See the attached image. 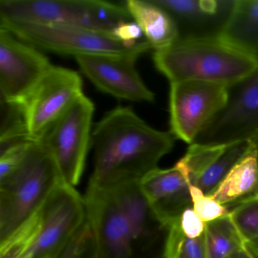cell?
Returning <instances> with one entry per match:
<instances>
[{"label": "cell", "mask_w": 258, "mask_h": 258, "mask_svg": "<svg viewBox=\"0 0 258 258\" xmlns=\"http://www.w3.org/2000/svg\"><path fill=\"white\" fill-rule=\"evenodd\" d=\"M112 35L122 43L134 45L143 40L142 37L144 34L136 22H128L117 25L112 31Z\"/></svg>", "instance_id": "83f0119b"}, {"label": "cell", "mask_w": 258, "mask_h": 258, "mask_svg": "<svg viewBox=\"0 0 258 258\" xmlns=\"http://www.w3.org/2000/svg\"><path fill=\"white\" fill-rule=\"evenodd\" d=\"M156 69L170 83L198 81L231 87L258 66V58L219 38L178 40L155 51Z\"/></svg>", "instance_id": "277c9868"}, {"label": "cell", "mask_w": 258, "mask_h": 258, "mask_svg": "<svg viewBox=\"0 0 258 258\" xmlns=\"http://www.w3.org/2000/svg\"><path fill=\"white\" fill-rule=\"evenodd\" d=\"M258 143V137L226 145L224 150L195 183L204 194L211 196L235 165Z\"/></svg>", "instance_id": "d6986e66"}, {"label": "cell", "mask_w": 258, "mask_h": 258, "mask_svg": "<svg viewBox=\"0 0 258 258\" xmlns=\"http://www.w3.org/2000/svg\"><path fill=\"white\" fill-rule=\"evenodd\" d=\"M256 137H258V66L241 82L229 87L226 106L205 126L194 143L229 145Z\"/></svg>", "instance_id": "30bf717a"}, {"label": "cell", "mask_w": 258, "mask_h": 258, "mask_svg": "<svg viewBox=\"0 0 258 258\" xmlns=\"http://www.w3.org/2000/svg\"><path fill=\"white\" fill-rule=\"evenodd\" d=\"M52 66L40 49L0 28L1 99L22 105Z\"/></svg>", "instance_id": "8fae6325"}, {"label": "cell", "mask_w": 258, "mask_h": 258, "mask_svg": "<svg viewBox=\"0 0 258 258\" xmlns=\"http://www.w3.org/2000/svg\"><path fill=\"white\" fill-rule=\"evenodd\" d=\"M220 38L258 58V0H235Z\"/></svg>", "instance_id": "ac0fdd59"}, {"label": "cell", "mask_w": 258, "mask_h": 258, "mask_svg": "<svg viewBox=\"0 0 258 258\" xmlns=\"http://www.w3.org/2000/svg\"><path fill=\"white\" fill-rule=\"evenodd\" d=\"M86 222L84 197L63 181L0 241V258H59Z\"/></svg>", "instance_id": "3957f363"}, {"label": "cell", "mask_w": 258, "mask_h": 258, "mask_svg": "<svg viewBox=\"0 0 258 258\" xmlns=\"http://www.w3.org/2000/svg\"><path fill=\"white\" fill-rule=\"evenodd\" d=\"M190 194L193 210L205 223L230 214L229 208L219 203L211 196L204 194L202 190L195 185H190Z\"/></svg>", "instance_id": "cb8c5ba5"}, {"label": "cell", "mask_w": 258, "mask_h": 258, "mask_svg": "<svg viewBox=\"0 0 258 258\" xmlns=\"http://www.w3.org/2000/svg\"><path fill=\"white\" fill-rule=\"evenodd\" d=\"M84 199L98 258H167L170 226L154 211L140 181L89 183Z\"/></svg>", "instance_id": "6da1fadb"}, {"label": "cell", "mask_w": 258, "mask_h": 258, "mask_svg": "<svg viewBox=\"0 0 258 258\" xmlns=\"http://www.w3.org/2000/svg\"><path fill=\"white\" fill-rule=\"evenodd\" d=\"M229 87L214 83H170V134L191 145L227 104Z\"/></svg>", "instance_id": "ba28073f"}, {"label": "cell", "mask_w": 258, "mask_h": 258, "mask_svg": "<svg viewBox=\"0 0 258 258\" xmlns=\"http://www.w3.org/2000/svg\"><path fill=\"white\" fill-rule=\"evenodd\" d=\"M206 258H227L244 247V241L230 215L224 216L205 225Z\"/></svg>", "instance_id": "ffe728a7"}, {"label": "cell", "mask_w": 258, "mask_h": 258, "mask_svg": "<svg viewBox=\"0 0 258 258\" xmlns=\"http://www.w3.org/2000/svg\"><path fill=\"white\" fill-rule=\"evenodd\" d=\"M30 142H22L0 150V182L7 180L17 170Z\"/></svg>", "instance_id": "484cf974"}, {"label": "cell", "mask_w": 258, "mask_h": 258, "mask_svg": "<svg viewBox=\"0 0 258 258\" xmlns=\"http://www.w3.org/2000/svg\"><path fill=\"white\" fill-rule=\"evenodd\" d=\"M179 224L185 236L196 238L203 235L206 223L197 215L192 208H189L182 213Z\"/></svg>", "instance_id": "4316f807"}, {"label": "cell", "mask_w": 258, "mask_h": 258, "mask_svg": "<svg viewBox=\"0 0 258 258\" xmlns=\"http://www.w3.org/2000/svg\"><path fill=\"white\" fill-rule=\"evenodd\" d=\"M227 258H253L251 255L248 253L247 250L244 248L240 249L238 251L235 252V253L231 254L230 256H228Z\"/></svg>", "instance_id": "f546056e"}, {"label": "cell", "mask_w": 258, "mask_h": 258, "mask_svg": "<svg viewBox=\"0 0 258 258\" xmlns=\"http://www.w3.org/2000/svg\"><path fill=\"white\" fill-rule=\"evenodd\" d=\"M59 258H98L93 232L87 221Z\"/></svg>", "instance_id": "d4e9b609"}, {"label": "cell", "mask_w": 258, "mask_h": 258, "mask_svg": "<svg viewBox=\"0 0 258 258\" xmlns=\"http://www.w3.org/2000/svg\"><path fill=\"white\" fill-rule=\"evenodd\" d=\"M229 215L244 241L258 236V197L235 207Z\"/></svg>", "instance_id": "603a6c76"}, {"label": "cell", "mask_w": 258, "mask_h": 258, "mask_svg": "<svg viewBox=\"0 0 258 258\" xmlns=\"http://www.w3.org/2000/svg\"><path fill=\"white\" fill-rule=\"evenodd\" d=\"M82 94V78L78 72L52 66L22 104L29 140H43Z\"/></svg>", "instance_id": "9c48e42d"}, {"label": "cell", "mask_w": 258, "mask_h": 258, "mask_svg": "<svg viewBox=\"0 0 258 258\" xmlns=\"http://www.w3.org/2000/svg\"><path fill=\"white\" fill-rule=\"evenodd\" d=\"M166 256L167 258H206L205 235L188 238L182 232L178 220L170 226Z\"/></svg>", "instance_id": "7402d4cb"}, {"label": "cell", "mask_w": 258, "mask_h": 258, "mask_svg": "<svg viewBox=\"0 0 258 258\" xmlns=\"http://www.w3.org/2000/svg\"><path fill=\"white\" fill-rule=\"evenodd\" d=\"M226 145H202L193 143L185 155L176 164L186 176L190 185H194L199 177L222 153Z\"/></svg>", "instance_id": "44dd1931"}, {"label": "cell", "mask_w": 258, "mask_h": 258, "mask_svg": "<svg viewBox=\"0 0 258 258\" xmlns=\"http://www.w3.org/2000/svg\"><path fill=\"white\" fill-rule=\"evenodd\" d=\"M0 28L40 50L61 55L135 56L152 49L146 39L134 45L122 43L112 34L66 24H37L0 19Z\"/></svg>", "instance_id": "8992f818"}, {"label": "cell", "mask_w": 258, "mask_h": 258, "mask_svg": "<svg viewBox=\"0 0 258 258\" xmlns=\"http://www.w3.org/2000/svg\"><path fill=\"white\" fill-rule=\"evenodd\" d=\"M244 248L253 258H258V236L244 241Z\"/></svg>", "instance_id": "f1b7e54d"}, {"label": "cell", "mask_w": 258, "mask_h": 258, "mask_svg": "<svg viewBox=\"0 0 258 258\" xmlns=\"http://www.w3.org/2000/svg\"><path fill=\"white\" fill-rule=\"evenodd\" d=\"M174 21L178 40L219 38L235 0H153Z\"/></svg>", "instance_id": "4fadbf2b"}, {"label": "cell", "mask_w": 258, "mask_h": 258, "mask_svg": "<svg viewBox=\"0 0 258 258\" xmlns=\"http://www.w3.org/2000/svg\"><path fill=\"white\" fill-rule=\"evenodd\" d=\"M63 181L59 167L45 143L30 142L17 170L0 182V241L34 212Z\"/></svg>", "instance_id": "5b68a950"}, {"label": "cell", "mask_w": 258, "mask_h": 258, "mask_svg": "<svg viewBox=\"0 0 258 258\" xmlns=\"http://www.w3.org/2000/svg\"><path fill=\"white\" fill-rule=\"evenodd\" d=\"M75 58L81 72L100 91L131 102L155 101V94L137 72L138 57L79 55Z\"/></svg>", "instance_id": "7c38bea8"}, {"label": "cell", "mask_w": 258, "mask_h": 258, "mask_svg": "<svg viewBox=\"0 0 258 258\" xmlns=\"http://www.w3.org/2000/svg\"><path fill=\"white\" fill-rule=\"evenodd\" d=\"M94 111L93 102L81 95L42 140L52 152L64 180L72 186L81 181L91 148Z\"/></svg>", "instance_id": "52a82bcc"}, {"label": "cell", "mask_w": 258, "mask_h": 258, "mask_svg": "<svg viewBox=\"0 0 258 258\" xmlns=\"http://www.w3.org/2000/svg\"><path fill=\"white\" fill-rule=\"evenodd\" d=\"M174 139L149 126L130 107H117L93 128L94 167L89 183L109 187L141 181L171 152Z\"/></svg>", "instance_id": "7a4b0ae2"}, {"label": "cell", "mask_w": 258, "mask_h": 258, "mask_svg": "<svg viewBox=\"0 0 258 258\" xmlns=\"http://www.w3.org/2000/svg\"><path fill=\"white\" fill-rule=\"evenodd\" d=\"M124 4L152 49L160 50L177 41L179 33L176 23L153 0H127Z\"/></svg>", "instance_id": "e0dca14e"}, {"label": "cell", "mask_w": 258, "mask_h": 258, "mask_svg": "<svg viewBox=\"0 0 258 258\" xmlns=\"http://www.w3.org/2000/svg\"><path fill=\"white\" fill-rule=\"evenodd\" d=\"M211 196L230 211L258 197V143L229 172Z\"/></svg>", "instance_id": "2e32d148"}, {"label": "cell", "mask_w": 258, "mask_h": 258, "mask_svg": "<svg viewBox=\"0 0 258 258\" xmlns=\"http://www.w3.org/2000/svg\"><path fill=\"white\" fill-rule=\"evenodd\" d=\"M95 0H0V19L95 30Z\"/></svg>", "instance_id": "5bb4252c"}, {"label": "cell", "mask_w": 258, "mask_h": 258, "mask_svg": "<svg viewBox=\"0 0 258 258\" xmlns=\"http://www.w3.org/2000/svg\"><path fill=\"white\" fill-rule=\"evenodd\" d=\"M190 183L176 167L156 168L140 181L146 199L158 217L169 226L177 222L182 213L192 208Z\"/></svg>", "instance_id": "9a60e30c"}]
</instances>
